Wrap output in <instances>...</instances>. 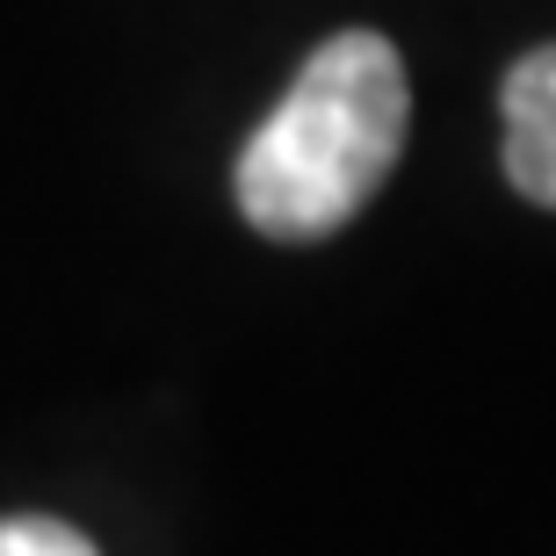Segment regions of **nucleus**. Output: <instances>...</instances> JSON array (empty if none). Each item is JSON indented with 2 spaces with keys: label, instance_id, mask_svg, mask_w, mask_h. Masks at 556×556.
I'll return each instance as SVG.
<instances>
[{
  "label": "nucleus",
  "instance_id": "obj_1",
  "mask_svg": "<svg viewBox=\"0 0 556 556\" xmlns=\"http://www.w3.org/2000/svg\"><path fill=\"white\" fill-rule=\"evenodd\" d=\"M413 124L405 59L376 29H340L296 65L275 116L247 138L231 195L247 225L282 247H311L354 225L391 181Z\"/></svg>",
  "mask_w": 556,
  "mask_h": 556
},
{
  "label": "nucleus",
  "instance_id": "obj_2",
  "mask_svg": "<svg viewBox=\"0 0 556 556\" xmlns=\"http://www.w3.org/2000/svg\"><path fill=\"white\" fill-rule=\"evenodd\" d=\"M498 116H506V181L528 203L556 210V43L514 59L498 87Z\"/></svg>",
  "mask_w": 556,
  "mask_h": 556
},
{
  "label": "nucleus",
  "instance_id": "obj_3",
  "mask_svg": "<svg viewBox=\"0 0 556 556\" xmlns=\"http://www.w3.org/2000/svg\"><path fill=\"white\" fill-rule=\"evenodd\" d=\"M0 556H102L80 528H65V520H0Z\"/></svg>",
  "mask_w": 556,
  "mask_h": 556
}]
</instances>
